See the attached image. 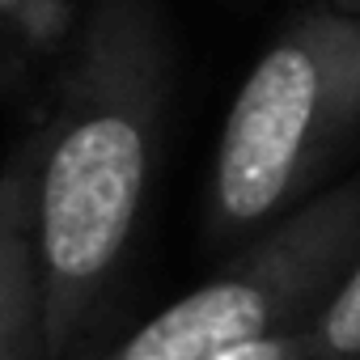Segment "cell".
Returning a JSON list of instances; mask_svg holds the SVG:
<instances>
[{"mask_svg":"<svg viewBox=\"0 0 360 360\" xmlns=\"http://www.w3.org/2000/svg\"><path fill=\"white\" fill-rule=\"evenodd\" d=\"M309 356H314V322L267 335V339H255V343H242V347H233L217 360H309Z\"/></svg>","mask_w":360,"mask_h":360,"instance_id":"cell-6","label":"cell"},{"mask_svg":"<svg viewBox=\"0 0 360 360\" xmlns=\"http://www.w3.org/2000/svg\"><path fill=\"white\" fill-rule=\"evenodd\" d=\"M360 259V174L263 229L221 276L165 305L102 360H217L305 326Z\"/></svg>","mask_w":360,"mask_h":360,"instance_id":"cell-3","label":"cell"},{"mask_svg":"<svg viewBox=\"0 0 360 360\" xmlns=\"http://www.w3.org/2000/svg\"><path fill=\"white\" fill-rule=\"evenodd\" d=\"M309 360H360V259L314 318Z\"/></svg>","mask_w":360,"mask_h":360,"instance_id":"cell-5","label":"cell"},{"mask_svg":"<svg viewBox=\"0 0 360 360\" xmlns=\"http://www.w3.org/2000/svg\"><path fill=\"white\" fill-rule=\"evenodd\" d=\"M39 161L43 131L22 140L0 165V360L51 356L39 255Z\"/></svg>","mask_w":360,"mask_h":360,"instance_id":"cell-4","label":"cell"},{"mask_svg":"<svg viewBox=\"0 0 360 360\" xmlns=\"http://www.w3.org/2000/svg\"><path fill=\"white\" fill-rule=\"evenodd\" d=\"M360 127V18L301 13L242 81L208 178V233L246 238L314 191Z\"/></svg>","mask_w":360,"mask_h":360,"instance_id":"cell-2","label":"cell"},{"mask_svg":"<svg viewBox=\"0 0 360 360\" xmlns=\"http://www.w3.org/2000/svg\"><path fill=\"white\" fill-rule=\"evenodd\" d=\"M0 5H5V0H0Z\"/></svg>","mask_w":360,"mask_h":360,"instance_id":"cell-8","label":"cell"},{"mask_svg":"<svg viewBox=\"0 0 360 360\" xmlns=\"http://www.w3.org/2000/svg\"><path fill=\"white\" fill-rule=\"evenodd\" d=\"M330 9H339V13H352V18H360V0H330Z\"/></svg>","mask_w":360,"mask_h":360,"instance_id":"cell-7","label":"cell"},{"mask_svg":"<svg viewBox=\"0 0 360 360\" xmlns=\"http://www.w3.org/2000/svg\"><path fill=\"white\" fill-rule=\"evenodd\" d=\"M165 94L153 0H89L77 60L39 161L47 343L64 352L94 318L144 208Z\"/></svg>","mask_w":360,"mask_h":360,"instance_id":"cell-1","label":"cell"}]
</instances>
